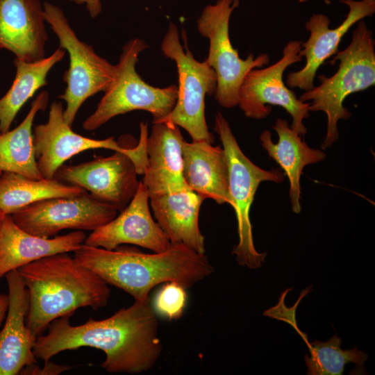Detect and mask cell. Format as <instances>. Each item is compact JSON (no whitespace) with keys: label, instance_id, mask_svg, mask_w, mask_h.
I'll use <instances>...</instances> for the list:
<instances>
[{"label":"cell","instance_id":"cell-6","mask_svg":"<svg viewBox=\"0 0 375 375\" xmlns=\"http://www.w3.org/2000/svg\"><path fill=\"white\" fill-rule=\"evenodd\" d=\"M214 130L225 151L228 166L232 208L238 221L239 242L233 247L238 263L250 269L261 267L267 256L254 246L250 210L259 185L264 181L281 183L285 174L278 169L265 170L255 165L240 149L228 122L220 111L215 117Z\"/></svg>","mask_w":375,"mask_h":375},{"label":"cell","instance_id":"cell-14","mask_svg":"<svg viewBox=\"0 0 375 375\" xmlns=\"http://www.w3.org/2000/svg\"><path fill=\"white\" fill-rule=\"evenodd\" d=\"M349 7L345 19L337 28H330V18L324 14L314 13L306 22L310 32L308 40L301 44V56L306 58L304 67L287 75L290 88L307 91L315 87L314 80L319 67L338 51L342 38L350 28L365 17L375 12V0H340Z\"/></svg>","mask_w":375,"mask_h":375},{"label":"cell","instance_id":"cell-27","mask_svg":"<svg viewBox=\"0 0 375 375\" xmlns=\"http://www.w3.org/2000/svg\"><path fill=\"white\" fill-rule=\"evenodd\" d=\"M188 301L186 289L181 284L166 282L153 299V309L155 312L169 320L180 318Z\"/></svg>","mask_w":375,"mask_h":375},{"label":"cell","instance_id":"cell-29","mask_svg":"<svg viewBox=\"0 0 375 375\" xmlns=\"http://www.w3.org/2000/svg\"><path fill=\"white\" fill-rule=\"evenodd\" d=\"M78 5H85L90 16L97 17L101 12L102 4L101 0H66Z\"/></svg>","mask_w":375,"mask_h":375},{"label":"cell","instance_id":"cell-30","mask_svg":"<svg viewBox=\"0 0 375 375\" xmlns=\"http://www.w3.org/2000/svg\"><path fill=\"white\" fill-rule=\"evenodd\" d=\"M8 306V294H0V325L5 317Z\"/></svg>","mask_w":375,"mask_h":375},{"label":"cell","instance_id":"cell-11","mask_svg":"<svg viewBox=\"0 0 375 375\" xmlns=\"http://www.w3.org/2000/svg\"><path fill=\"white\" fill-rule=\"evenodd\" d=\"M301 41L292 40L283 50L281 58L265 68H254L244 78L239 91L238 101L247 117L262 119L271 112L269 105L284 108L292 118L291 128L303 135L307 128L303 120L309 116V102H302L284 83L283 76L290 65L301 62Z\"/></svg>","mask_w":375,"mask_h":375},{"label":"cell","instance_id":"cell-16","mask_svg":"<svg viewBox=\"0 0 375 375\" xmlns=\"http://www.w3.org/2000/svg\"><path fill=\"white\" fill-rule=\"evenodd\" d=\"M185 142L178 126L153 123L147 140V162L141 181L149 198L188 188L183 174Z\"/></svg>","mask_w":375,"mask_h":375},{"label":"cell","instance_id":"cell-9","mask_svg":"<svg viewBox=\"0 0 375 375\" xmlns=\"http://www.w3.org/2000/svg\"><path fill=\"white\" fill-rule=\"evenodd\" d=\"M63 110L61 102L53 101L49 108L47 122L35 126L33 130L36 161L43 178H53L65 161L81 152L95 149L128 153L138 174H144L147 162V123L140 122L139 142L131 147L123 144L121 137L117 141L114 137L96 140L75 133L65 122Z\"/></svg>","mask_w":375,"mask_h":375},{"label":"cell","instance_id":"cell-13","mask_svg":"<svg viewBox=\"0 0 375 375\" xmlns=\"http://www.w3.org/2000/svg\"><path fill=\"white\" fill-rule=\"evenodd\" d=\"M138 174L131 156L115 151L108 157H97L77 165H62L53 178L82 188L94 198L121 212L138 190Z\"/></svg>","mask_w":375,"mask_h":375},{"label":"cell","instance_id":"cell-26","mask_svg":"<svg viewBox=\"0 0 375 375\" xmlns=\"http://www.w3.org/2000/svg\"><path fill=\"white\" fill-rule=\"evenodd\" d=\"M310 356L306 354L305 362L308 375H342L345 365L352 362L356 368L352 372L361 374L365 372L364 364L367 354L356 347L343 350L340 348L342 339L335 334L326 342L315 340L306 342Z\"/></svg>","mask_w":375,"mask_h":375},{"label":"cell","instance_id":"cell-22","mask_svg":"<svg viewBox=\"0 0 375 375\" xmlns=\"http://www.w3.org/2000/svg\"><path fill=\"white\" fill-rule=\"evenodd\" d=\"M273 129L278 136V142H273L270 131L265 130L260 136V144L288 177L292 210L299 213L301 210L300 179L303 168L323 161L326 154L322 150L310 148L285 119H277Z\"/></svg>","mask_w":375,"mask_h":375},{"label":"cell","instance_id":"cell-10","mask_svg":"<svg viewBox=\"0 0 375 375\" xmlns=\"http://www.w3.org/2000/svg\"><path fill=\"white\" fill-rule=\"evenodd\" d=\"M240 0H217L206 6L197 21L199 33L209 40V51L205 60L217 76L215 99L225 108L238 105V91L247 74L269 62L267 53L254 57L253 53L246 59L239 56L229 37V22Z\"/></svg>","mask_w":375,"mask_h":375},{"label":"cell","instance_id":"cell-1","mask_svg":"<svg viewBox=\"0 0 375 375\" xmlns=\"http://www.w3.org/2000/svg\"><path fill=\"white\" fill-rule=\"evenodd\" d=\"M66 315L52 321L47 335L38 336L33 352L44 362L61 351L88 347L103 351L101 367L109 373L140 374L151 369L160 357L162 345L150 299L135 300L102 320L90 318L72 326Z\"/></svg>","mask_w":375,"mask_h":375},{"label":"cell","instance_id":"cell-18","mask_svg":"<svg viewBox=\"0 0 375 375\" xmlns=\"http://www.w3.org/2000/svg\"><path fill=\"white\" fill-rule=\"evenodd\" d=\"M46 23L40 0H0V50L27 62L45 58Z\"/></svg>","mask_w":375,"mask_h":375},{"label":"cell","instance_id":"cell-23","mask_svg":"<svg viewBox=\"0 0 375 375\" xmlns=\"http://www.w3.org/2000/svg\"><path fill=\"white\" fill-rule=\"evenodd\" d=\"M49 92L42 91L32 101L26 116L14 129L0 133V171L43 178L39 171L33 143V124L39 111L46 110Z\"/></svg>","mask_w":375,"mask_h":375},{"label":"cell","instance_id":"cell-7","mask_svg":"<svg viewBox=\"0 0 375 375\" xmlns=\"http://www.w3.org/2000/svg\"><path fill=\"white\" fill-rule=\"evenodd\" d=\"M43 7L46 22L57 36L59 47L69 54V67L63 74L67 87L58 98L66 102L63 117L72 126L83 103L111 85L117 68L96 53L92 46L78 39L59 6L45 1Z\"/></svg>","mask_w":375,"mask_h":375},{"label":"cell","instance_id":"cell-4","mask_svg":"<svg viewBox=\"0 0 375 375\" xmlns=\"http://www.w3.org/2000/svg\"><path fill=\"white\" fill-rule=\"evenodd\" d=\"M338 61V69L331 76H318L320 85L305 91L298 99L309 102V111H322L326 115V134L321 147L326 149L339 138L338 123L347 120L351 113L343 105L346 98L375 84V42L373 31L362 19L352 32L348 47L338 51L330 61Z\"/></svg>","mask_w":375,"mask_h":375},{"label":"cell","instance_id":"cell-19","mask_svg":"<svg viewBox=\"0 0 375 375\" xmlns=\"http://www.w3.org/2000/svg\"><path fill=\"white\" fill-rule=\"evenodd\" d=\"M85 238L83 231L51 238L38 237L19 228L10 215L6 214L0 232V278L38 259L59 253L74 252Z\"/></svg>","mask_w":375,"mask_h":375},{"label":"cell","instance_id":"cell-21","mask_svg":"<svg viewBox=\"0 0 375 375\" xmlns=\"http://www.w3.org/2000/svg\"><path fill=\"white\" fill-rule=\"evenodd\" d=\"M204 200L186 188L149 198V203L156 222L171 242L206 253L205 237L199 225L200 208Z\"/></svg>","mask_w":375,"mask_h":375},{"label":"cell","instance_id":"cell-28","mask_svg":"<svg viewBox=\"0 0 375 375\" xmlns=\"http://www.w3.org/2000/svg\"><path fill=\"white\" fill-rule=\"evenodd\" d=\"M72 368V366L67 365L56 364L53 362H44L42 367L38 366L37 363L31 364L24 367L19 374L23 375H58Z\"/></svg>","mask_w":375,"mask_h":375},{"label":"cell","instance_id":"cell-25","mask_svg":"<svg viewBox=\"0 0 375 375\" xmlns=\"http://www.w3.org/2000/svg\"><path fill=\"white\" fill-rule=\"evenodd\" d=\"M85 191L55 178L35 179L17 173L3 172L0 175V209L4 214L10 215L36 201L75 196Z\"/></svg>","mask_w":375,"mask_h":375},{"label":"cell","instance_id":"cell-5","mask_svg":"<svg viewBox=\"0 0 375 375\" xmlns=\"http://www.w3.org/2000/svg\"><path fill=\"white\" fill-rule=\"evenodd\" d=\"M149 45L135 38L122 47L119 62L115 65V80L99 102L96 110L83 122L86 131H94L112 118L133 110H145L153 116L152 123L166 117L178 97V87L171 85L156 88L147 84L135 70L140 53Z\"/></svg>","mask_w":375,"mask_h":375},{"label":"cell","instance_id":"cell-15","mask_svg":"<svg viewBox=\"0 0 375 375\" xmlns=\"http://www.w3.org/2000/svg\"><path fill=\"white\" fill-rule=\"evenodd\" d=\"M147 190L140 181L128 205L118 216L94 230L83 244L108 250L122 244H133L156 253L167 250L171 242L154 221L149 206Z\"/></svg>","mask_w":375,"mask_h":375},{"label":"cell","instance_id":"cell-3","mask_svg":"<svg viewBox=\"0 0 375 375\" xmlns=\"http://www.w3.org/2000/svg\"><path fill=\"white\" fill-rule=\"evenodd\" d=\"M17 271L28 292L26 324L36 338L54 319L73 315L82 307L103 308L110 297L108 283L67 252L38 259Z\"/></svg>","mask_w":375,"mask_h":375},{"label":"cell","instance_id":"cell-17","mask_svg":"<svg viewBox=\"0 0 375 375\" xmlns=\"http://www.w3.org/2000/svg\"><path fill=\"white\" fill-rule=\"evenodd\" d=\"M8 306L0 331V375H16L26 366L37 363L33 347L37 338L26 324L28 292L17 269L6 275Z\"/></svg>","mask_w":375,"mask_h":375},{"label":"cell","instance_id":"cell-31","mask_svg":"<svg viewBox=\"0 0 375 375\" xmlns=\"http://www.w3.org/2000/svg\"><path fill=\"white\" fill-rule=\"evenodd\" d=\"M5 215L0 209V232Z\"/></svg>","mask_w":375,"mask_h":375},{"label":"cell","instance_id":"cell-32","mask_svg":"<svg viewBox=\"0 0 375 375\" xmlns=\"http://www.w3.org/2000/svg\"><path fill=\"white\" fill-rule=\"evenodd\" d=\"M307 1H308V0H299V3H303V2H306Z\"/></svg>","mask_w":375,"mask_h":375},{"label":"cell","instance_id":"cell-8","mask_svg":"<svg viewBox=\"0 0 375 375\" xmlns=\"http://www.w3.org/2000/svg\"><path fill=\"white\" fill-rule=\"evenodd\" d=\"M166 58L176 63L178 77V97L172 111L158 122H170L184 128L192 141L214 142L205 116L206 95L214 94L217 76L206 60L199 62L180 42L177 26L170 22L160 44ZM156 123V122H155Z\"/></svg>","mask_w":375,"mask_h":375},{"label":"cell","instance_id":"cell-33","mask_svg":"<svg viewBox=\"0 0 375 375\" xmlns=\"http://www.w3.org/2000/svg\"><path fill=\"white\" fill-rule=\"evenodd\" d=\"M1 173H2V172H1V171H0V175L1 174Z\"/></svg>","mask_w":375,"mask_h":375},{"label":"cell","instance_id":"cell-24","mask_svg":"<svg viewBox=\"0 0 375 375\" xmlns=\"http://www.w3.org/2000/svg\"><path fill=\"white\" fill-rule=\"evenodd\" d=\"M65 50L58 47L49 56L35 62L15 58L16 74L7 92L0 99V133L7 132L22 106L41 88L47 85V76L60 62Z\"/></svg>","mask_w":375,"mask_h":375},{"label":"cell","instance_id":"cell-12","mask_svg":"<svg viewBox=\"0 0 375 375\" xmlns=\"http://www.w3.org/2000/svg\"><path fill=\"white\" fill-rule=\"evenodd\" d=\"M117 211L85 191L75 196L36 201L10 216L27 233L49 238L65 229L93 231L113 219Z\"/></svg>","mask_w":375,"mask_h":375},{"label":"cell","instance_id":"cell-20","mask_svg":"<svg viewBox=\"0 0 375 375\" xmlns=\"http://www.w3.org/2000/svg\"><path fill=\"white\" fill-rule=\"evenodd\" d=\"M183 159V174L188 188L205 199L233 206L228 161L223 147L206 141H185Z\"/></svg>","mask_w":375,"mask_h":375},{"label":"cell","instance_id":"cell-2","mask_svg":"<svg viewBox=\"0 0 375 375\" xmlns=\"http://www.w3.org/2000/svg\"><path fill=\"white\" fill-rule=\"evenodd\" d=\"M74 258L138 301L149 299L150 291L160 283L174 281L188 290L214 270L206 253L181 243L171 242L167 250L153 253L123 244L108 250L83 243Z\"/></svg>","mask_w":375,"mask_h":375}]
</instances>
